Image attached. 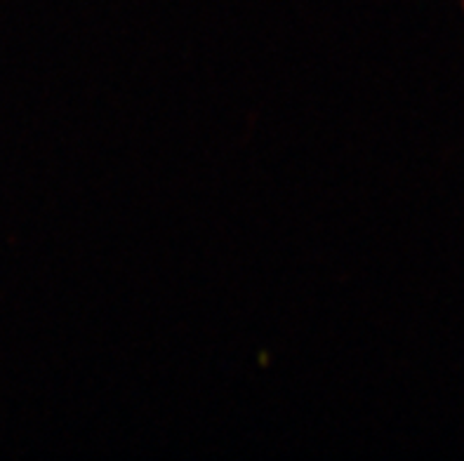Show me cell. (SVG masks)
<instances>
[]
</instances>
